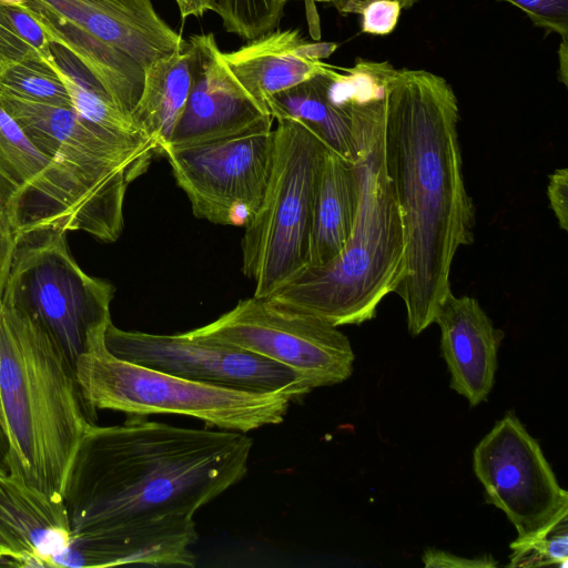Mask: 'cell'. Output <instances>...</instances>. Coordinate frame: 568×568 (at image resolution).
I'll list each match as a JSON object with an SVG mask.
<instances>
[{
  "label": "cell",
  "instance_id": "27",
  "mask_svg": "<svg viewBox=\"0 0 568 568\" xmlns=\"http://www.w3.org/2000/svg\"><path fill=\"white\" fill-rule=\"evenodd\" d=\"M509 567H537L557 565L566 568L568 560L567 521L558 525L544 537L521 544H510Z\"/></svg>",
  "mask_w": 568,
  "mask_h": 568
},
{
  "label": "cell",
  "instance_id": "7",
  "mask_svg": "<svg viewBox=\"0 0 568 568\" xmlns=\"http://www.w3.org/2000/svg\"><path fill=\"white\" fill-rule=\"evenodd\" d=\"M65 233L40 230L18 237L0 301L45 333L74 367L105 335L114 287L80 267Z\"/></svg>",
  "mask_w": 568,
  "mask_h": 568
},
{
  "label": "cell",
  "instance_id": "5",
  "mask_svg": "<svg viewBox=\"0 0 568 568\" xmlns=\"http://www.w3.org/2000/svg\"><path fill=\"white\" fill-rule=\"evenodd\" d=\"M104 336L74 364L82 398L94 416L97 409L136 416L179 414L224 430L247 433L282 423L295 400L284 392L213 386L123 361L106 348Z\"/></svg>",
  "mask_w": 568,
  "mask_h": 568
},
{
  "label": "cell",
  "instance_id": "23",
  "mask_svg": "<svg viewBox=\"0 0 568 568\" xmlns=\"http://www.w3.org/2000/svg\"><path fill=\"white\" fill-rule=\"evenodd\" d=\"M329 69L270 97L266 106L273 120L295 119L303 122L327 149L354 163L357 150L351 111L335 106L326 95V75Z\"/></svg>",
  "mask_w": 568,
  "mask_h": 568
},
{
  "label": "cell",
  "instance_id": "20",
  "mask_svg": "<svg viewBox=\"0 0 568 568\" xmlns=\"http://www.w3.org/2000/svg\"><path fill=\"white\" fill-rule=\"evenodd\" d=\"M27 7L43 26L50 40L72 52L100 82L115 105L131 118L142 94L144 69L130 55L73 23L44 9Z\"/></svg>",
  "mask_w": 568,
  "mask_h": 568
},
{
  "label": "cell",
  "instance_id": "11",
  "mask_svg": "<svg viewBox=\"0 0 568 568\" xmlns=\"http://www.w3.org/2000/svg\"><path fill=\"white\" fill-rule=\"evenodd\" d=\"M473 467L486 501L501 509L516 528L513 542L544 537L567 521L568 494L538 442L513 413L477 444Z\"/></svg>",
  "mask_w": 568,
  "mask_h": 568
},
{
  "label": "cell",
  "instance_id": "37",
  "mask_svg": "<svg viewBox=\"0 0 568 568\" xmlns=\"http://www.w3.org/2000/svg\"><path fill=\"white\" fill-rule=\"evenodd\" d=\"M9 444L0 424V475L9 474Z\"/></svg>",
  "mask_w": 568,
  "mask_h": 568
},
{
  "label": "cell",
  "instance_id": "22",
  "mask_svg": "<svg viewBox=\"0 0 568 568\" xmlns=\"http://www.w3.org/2000/svg\"><path fill=\"white\" fill-rule=\"evenodd\" d=\"M194 45L184 39L180 48L144 69L141 98L131 115L159 153L171 140L186 104L193 80Z\"/></svg>",
  "mask_w": 568,
  "mask_h": 568
},
{
  "label": "cell",
  "instance_id": "19",
  "mask_svg": "<svg viewBox=\"0 0 568 568\" xmlns=\"http://www.w3.org/2000/svg\"><path fill=\"white\" fill-rule=\"evenodd\" d=\"M0 529L20 556V566L55 567L72 531L63 500L0 475Z\"/></svg>",
  "mask_w": 568,
  "mask_h": 568
},
{
  "label": "cell",
  "instance_id": "2",
  "mask_svg": "<svg viewBox=\"0 0 568 568\" xmlns=\"http://www.w3.org/2000/svg\"><path fill=\"white\" fill-rule=\"evenodd\" d=\"M252 447L245 433L183 428L144 416L92 424L63 493L72 542L192 518L246 475Z\"/></svg>",
  "mask_w": 568,
  "mask_h": 568
},
{
  "label": "cell",
  "instance_id": "8",
  "mask_svg": "<svg viewBox=\"0 0 568 568\" xmlns=\"http://www.w3.org/2000/svg\"><path fill=\"white\" fill-rule=\"evenodd\" d=\"M0 101L77 183L100 225L102 241H116L123 230L126 187L159 153L155 143L105 131L70 106L28 101L1 90Z\"/></svg>",
  "mask_w": 568,
  "mask_h": 568
},
{
  "label": "cell",
  "instance_id": "14",
  "mask_svg": "<svg viewBox=\"0 0 568 568\" xmlns=\"http://www.w3.org/2000/svg\"><path fill=\"white\" fill-rule=\"evenodd\" d=\"M190 39L194 45L192 85L166 146L181 148L232 135L272 118L232 73L213 33Z\"/></svg>",
  "mask_w": 568,
  "mask_h": 568
},
{
  "label": "cell",
  "instance_id": "18",
  "mask_svg": "<svg viewBox=\"0 0 568 568\" xmlns=\"http://www.w3.org/2000/svg\"><path fill=\"white\" fill-rule=\"evenodd\" d=\"M199 535L193 518L163 519L72 542L55 567H109L123 564L194 567L191 547Z\"/></svg>",
  "mask_w": 568,
  "mask_h": 568
},
{
  "label": "cell",
  "instance_id": "6",
  "mask_svg": "<svg viewBox=\"0 0 568 568\" xmlns=\"http://www.w3.org/2000/svg\"><path fill=\"white\" fill-rule=\"evenodd\" d=\"M271 174L262 202L244 226L242 271L266 297L307 265L320 175L327 151L303 122L277 120Z\"/></svg>",
  "mask_w": 568,
  "mask_h": 568
},
{
  "label": "cell",
  "instance_id": "33",
  "mask_svg": "<svg viewBox=\"0 0 568 568\" xmlns=\"http://www.w3.org/2000/svg\"><path fill=\"white\" fill-rule=\"evenodd\" d=\"M285 4L288 1H305L308 2H329L332 3L339 13L342 14H351L356 13L359 14L364 7L373 0H283ZM400 3L402 9L407 10L410 9L416 2L419 0H396Z\"/></svg>",
  "mask_w": 568,
  "mask_h": 568
},
{
  "label": "cell",
  "instance_id": "28",
  "mask_svg": "<svg viewBox=\"0 0 568 568\" xmlns=\"http://www.w3.org/2000/svg\"><path fill=\"white\" fill-rule=\"evenodd\" d=\"M521 10L538 28L568 40V0H496Z\"/></svg>",
  "mask_w": 568,
  "mask_h": 568
},
{
  "label": "cell",
  "instance_id": "30",
  "mask_svg": "<svg viewBox=\"0 0 568 568\" xmlns=\"http://www.w3.org/2000/svg\"><path fill=\"white\" fill-rule=\"evenodd\" d=\"M547 196L559 227L568 231V169H557L549 175Z\"/></svg>",
  "mask_w": 568,
  "mask_h": 568
},
{
  "label": "cell",
  "instance_id": "25",
  "mask_svg": "<svg viewBox=\"0 0 568 568\" xmlns=\"http://www.w3.org/2000/svg\"><path fill=\"white\" fill-rule=\"evenodd\" d=\"M50 37L22 1L0 0V68L49 59Z\"/></svg>",
  "mask_w": 568,
  "mask_h": 568
},
{
  "label": "cell",
  "instance_id": "15",
  "mask_svg": "<svg viewBox=\"0 0 568 568\" xmlns=\"http://www.w3.org/2000/svg\"><path fill=\"white\" fill-rule=\"evenodd\" d=\"M44 9L134 59L143 69L176 51L184 39L151 0H22Z\"/></svg>",
  "mask_w": 568,
  "mask_h": 568
},
{
  "label": "cell",
  "instance_id": "10",
  "mask_svg": "<svg viewBox=\"0 0 568 568\" xmlns=\"http://www.w3.org/2000/svg\"><path fill=\"white\" fill-rule=\"evenodd\" d=\"M273 121L268 118L232 135L161 150L197 219L232 226L250 222L271 174Z\"/></svg>",
  "mask_w": 568,
  "mask_h": 568
},
{
  "label": "cell",
  "instance_id": "1",
  "mask_svg": "<svg viewBox=\"0 0 568 568\" xmlns=\"http://www.w3.org/2000/svg\"><path fill=\"white\" fill-rule=\"evenodd\" d=\"M458 121V101L446 79L425 70L393 71L384 101L383 154L405 245L394 293L404 302L412 335L434 323L452 291L455 254L474 242L475 207L463 175Z\"/></svg>",
  "mask_w": 568,
  "mask_h": 568
},
{
  "label": "cell",
  "instance_id": "35",
  "mask_svg": "<svg viewBox=\"0 0 568 568\" xmlns=\"http://www.w3.org/2000/svg\"><path fill=\"white\" fill-rule=\"evenodd\" d=\"M9 558L20 566V556L7 535L0 529V559Z\"/></svg>",
  "mask_w": 568,
  "mask_h": 568
},
{
  "label": "cell",
  "instance_id": "4",
  "mask_svg": "<svg viewBox=\"0 0 568 568\" xmlns=\"http://www.w3.org/2000/svg\"><path fill=\"white\" fill-rule=\"evenodd\" d=\"M94 419L65 355L0 301V424L9 475L63 500L73 457Z\"/></svg>",
  "mask_w": 568,
  "mask_h": 568
},
{
  "label": "cell",
  "instance_id": "24",
  "mask_svg": "<svg viewBox=\"0 0 568 568\" xmlns=\"http://www.w3.org/2000/svg\"><path fill=\"white\" fill-rule=\"evenodd\" d=\"M48 60L64 82L72 108L84 120L118 135L150 139L115 105L100 82L67 48L51 41Z\"/></svg>",
  "mask_w": 568,
  "mask_h": 568
},
{
  "label": "cell",
  "instance_id": "17",
  "mask_svg": "<svg viewBox=\"0 0 568 568\" xmlns=\"http://www.w3.org/2000/svg\"><path fill=\"white\" fill-rule=\"evenodd\" d=\"M335 42H310L296 29H274L241 48L223 52L224 60L246 91L268 112L270 97L325 73L322 60Z\"/></svg>",
  "mask_w": 568,
  "mask_h": 568
},
{
  "label": "cell",
  "instance_id": "26",
  "mask_svg": "<svg viewBox=\"0 0 568 568\" xmlns=\"http://www.w3.org/2000/svg\"><path fill=\"white\" fill-rule=\"evenodd\" d=\"M0 90L28 101L72 108L67 87L48 59L0 68Z\"/></svg>",
  "mask_w": 568,
  "mask_h": 568
},
{
  "label": "cell",
  "instance_id": "36",
  "mask_svg": "<svg viewBox=\"0 0 568 568\" xmlns=\"http://www.w3.org/2000/svg\"><path fill=\"white\" fill-rule=\"evenodd\" d=\"M559 80L567 85V71H568V40L561 39L559 45Z\"/></svg>",
  "mask_w": 568,
  "mask_h": 568
},
{
  "label": "cell",
  "instance_id": "9",
  "mask_svg": "<svg viewBox=\"0 0 568 568\" xmlns=\"http://www.w3.org/2000/svg\"><path fill=\"white\" fill-rule=\"evenodd\" d=\"M185 335L280 363L297 373L312 389L342 383L354 368L353 348L337 326L254 295Z\"/></svg>",
  "mask_w": 568,
  "mask_h": 568
},
{
  "label": "cell",
  "instance_id": "16",
  "mask_svg": "<svg viewBox=\"0 0 568 568\" xmlns=\"http://www.w3.org/2000/svg\"><path fill=\"white\" fill-rule=\"evenodd\" d=\"M440 328V351L450 374V388L470 406L486 400L495 383L498 349L505 333L471 296L450 291L434 318Z\"/></svg>",
  "mask_w": 568,
  "mask_h": 568
},
{
  "label": "cell",
  "instance_id": "31",
  "mask_svg": "<svg viewBox=\"0 0 568 568\" xmlns=\"http://www.w3.org/2000/svg\"><path fill=\"white\" fill-rule=\"evenodd\" d=\"M422 561L427 568H490L497 566L491 556L486 555L469 559L439 549L425 550Z\"/></svg>",
  "mask_w": 568,
  "mask_h": 568
},
{
  "label": "cell",
  "instance_id": "21",
  "mask_svg": "<svg viewBox=\"0 0 568 568\" xmlns=\"http://www.w3.org/2000/svg\"><path fill=\"white\" fill-rule=\"evenodd\" d=\"M358 189L355 166L327 149L313 210L307 266H321L345 247L355 221Z\"/></svg>",
  "mask_w": 568,
  "mask_h": 568
},
{
  "label": "cell",
  "instance_id": "12",
  "mask_svg": "<svg viewBox=\"0 0 568 568\" xmlns=\"http://www.w3.org/2000/svg\"><path fill=\"white\" fill-rule=\"evenodd\" d=\"M104 342L116 357L194 382L254 393L284 392L300 399L312 388L293 369L226 344L124 331L112 322Z\"/></svg>",
  "mask_w": 568,
  "mask_h": 568
},
{
  "label": "cell",
  "instance_id": "13",
  "mask_svg": "<svg viewBox=\"0 0 568 568\" xmlns=\"http://www.w3.org/2000/svg\"><path fill=\"white\" fill-rule=\"evenodd\" d=\"M0 207L17 239L59 230L85 232L102 241L100 225L77 183L28 136L1 101Z\"/></svg>",
  "mask_w": 568,
  "mask_h": 568
},
{
  "label": "cell",
  "instance_id": "32",
  "mask_svg": "<svg viewBox=\"0 0 568 568\" xmlns=\"http://www.w3.org/2000/svg\"><path fill=\"white\" fill-rule=\"evenodd\" d=\"M17 241V235L0 207V298L9 275Z\"/></svg>",
  "mask_w": 568,
  "mask_h": 568
},
{
  "label": "cell",
  "instance_id": "3",
  "mask_svg": "<svg viewBox=\"0 0 568 568\" xmlns=\"http://www.w3.org/2000/svg\"><path fill=\"white\" fill-rule=\"evenodd\" d=\"M384 101L351 110L358 199L344 250L324 265L304 267L264 298L341 326L372 320L382 300L394 293L404 272L405 245L384 163Z\"/></svg>",
  "mask_w": 568,
  "mask_h": 568
},
{
  "label": "cell",
  "instance_id": "29",
  "mask_svg": "<svg viewBox=\"0 0 568 568\" xmlns=\"http://www.w3.org/2000/svg\"><path fill=\"white\" fill-rule=\"evenodd\" d=\"M402 6L396 0H373L362 12L361 31L373 36H386L396 28Z\"/></svg>",
  "mask_w": 568,
  "mask_h": 568
},
{
  "label": "cell",
  "instance_id": "34",
  "mask_svg": "<svg viewBox=\"0 0 568 568\" xmlns=\"http://www.w3.org/2000/svg\"><path fill=\"white\" fill-rule=\"evenodd\" d=\"M182 18L202 17L209 11V0H174Z\"/></svg>",
  "mask_w": 568,
  "mask_h": 568
}]
</instances>
